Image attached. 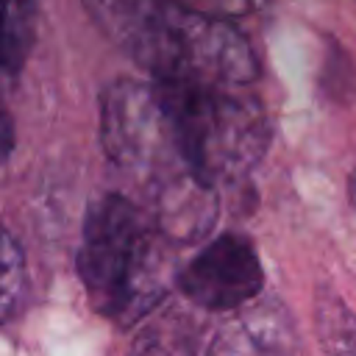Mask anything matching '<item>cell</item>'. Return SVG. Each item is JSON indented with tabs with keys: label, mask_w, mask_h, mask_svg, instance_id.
Wrapping results in <instances>:
<instances>
[{
	"label": "cell",
	"mask_w": 356,
	"mask_h": 356,
	"mask_svg": "<svg viewBox=\"0 0 356 356\" xmlns=\"http://www.w3.org/2000/svg\"><path fill=\"white\" fill-rule=\"evenodd\" d=\"M78 275L97 314L131 325L167 298L178 278L170 239L125 195L95 197L83 217Z\"/></svg>",
	"instance_id": "6da1fadb"
},
{
	"label": "cell",
	"mask_w": 356,
	"mask_h": 356,
	"mask_svg": "<svg viewBox=\"0 0 356 356\" xmlns=\"http://www.w3.org/2000/svg\"><path fill=\"white\" fill-rule=\"evenodd\" d=\"M159 92L186 167L209 186L242 181L267 153L270 120L239 89L150 81Z\"/></svg>",
	"instance_id": "7a4b0ae2"
},
{
	"label": "cell",
	"mask_w": 356,
	"mask_h": 356,
	"mask_svg": "<svg viewBox=\"0 0 356 356\" xmlns=\"http://www.w3.org/2000/svg\"><path fill=\"white\" fill-rule=\"evenodd\" d=\"M153 81L242 89L259 75L248 36L228 19L167 3L145 47L134 58Z\"/></svg>",
	"instance_id": "3957f363"
},
{
	"label": "cell",
	"mask_w": 356,
	"mask_h": 356,
	"mask_svg": "<svg viewBox=\"0 0 356 356\" xmlns=\"http://www.w3.org/2000/svg\"><path fill=\"white\" fill-rule=\"evenodd\" d=\"M100 145L106 159L136 178L147 195L192 172L184 161L175 125L153 83L120 78L103 89Z\"/></svg>",
	"instance_id": "277c9868"
},
{
	"label": "cell",
	"mask_w": 356,
	"mask_h": 356,
	"mask_svg": "<svg viewBox=\"0 0 356 356\" xmlns=\"http://www.w3.org/2000/svg\"><path fill=\"white\" fill-rule=\"evenodd\" d=\"M184 298L206 312H234L264 289V267L245 234H220L175 278Z\"/></svg>",
	"instance_id": "5b68a950"
},
{
	"label": "cell",
	"mask_w": 356,
	"mask_h": 356,
	"mask_svg": "<svg viewBox=\"0 0 356 356\" xmlns=\"http://www.w3.org/2000/svg\"><path fill=\"white\" fill-rule=\"evenodd\" d=\"M300 339L292 314L275 298L250 300L209 339L206 356H298Z\"/></svg>",
	"instance_id": "8992f818"
},
{
	"label": "cell",
	"mask_w": 356,
	"mask_h": 356,
	"mask_svg": "<svg viewBox=\"0 0 356 356\" xmlns=\"http://www.w3.org/2000/svg\"><path fill=\"white\" fill-rule=\"evenodd\" d=\"M153 203V225L170 242H197L217 220V189L186 172L147 195Z\"/></svg>",
	"instance_id": "52a82bcc"
},
{
	"label": "cell",
	"mask_w": 356,
	"mask_h": 356,
	"mask_svg": "<svg viewBox=\"0 0 356 356\" xmlns=\"http://www.w3.org/2000/svg\"><path fill=\"white\" fill-rule=\"evenodd\" d=\"M92 22L106 39L122 47L131 58L145 47L170 0H81Z\"/></svg>",
	"instance_id": "ba28073f"
},
{
	"label": "cell",
	"mask_w": 356,
	"mask_h": 356,
	"mask_svg": "<svg viewBox=\"0 0 356 356\" xmlns=\"http://www.w3.org/2000/svg\"><path fill=\"white\" fill-rule=\"evenodd\" d=\"M200 320L189 309L170 303L147 314V320L134 334L128 356H200Z\"/></svg>",
	"instance_id": "9c48e42d"
},
{
	"label": "cell",
	"mask_w": 356,
	"mask_h": 356,
	"mask_svg": "<svg viewBox=\"0 0 356 356\" xmlns=\"http://www.w3.org/2000/svg\"><path fill=\"white\" fill-rule=\"evenodd\" d=\"M36 22V0H0V83L19 75Z\"/></svg>",
	"instance_id": "30bf717a"
},
{
	"label": "cell",
	"mask_w": 356,
	"mask_h": 356,
	"mask_svg": "<svg viewBox=\"0 0 356 356\" xmlns=\"http://www.w3.org/2000/svg\"><path fill=\"white\" fill-rule=\"evenodd\" d=\"M314 320L325 356H356V312L337 292H317Z\"/></svg>",
	"instance_id": "8fae6325"
},
{
	"label": "cell",
	"mask_w": 356,
	"mask_h": 356,
	"mask_svg": "<svg viewBox=\"0 0 356 356\" xmlns=\"http://www.w3.org/2000/svg\"><path fill=\"white\" fill-rule=\"evenodd\" d=\"M320 86H323V95L328 103L348 106L356 100V64L339 42L328 39V50H325V61H323V72H320Z\"/></svg>",
	"instance_id": "7c38bea8"
},
{
	"label": "cell",
	"mask_w": 356,
	"mask_h": 356,
	"mask_svg": "<svg viewBox=\"0 0 356 356\" xmlns=\"http://www.w3.org/2000/svg\"><path fill=\"white\" fill-rule=\"evenodd\" d=\"M25 286V261L6 228L0 225V323L17 309Z\"/></svg>",
	"instance_id": "4fadbf2b"
},
{
	"label": "cell",
	"mask_w": 356,
	"mask_h": 356,
	"mask_svg": "<svg viewBox=\"0 0 356 356\" xmlns=\"http://www.w3.org/2000/svg\"><path fill=\"white\" fill-rule=\"evenodd\" d=\"M270 0H186V8L211 14V17H245V14H256L267 6Z\"/></svg>",
	"instance_id": "5bb4252c"
},
{
	"label": "cell",
	"mask_w": 356,
	"mask_h": 356,
	"mask_svg": "<svg viewBox=\"0 0 356 356\" xmlns=\"http://www.w3.org/2000/svg\"><path fill=\"white\" fill-rule=\"evenodd\" d=\"M11 150H14V125H11L8 108L0 100V161H6Z\"/></svg>",
	"instance_id": "9a60e30c"
},
{
	"label": "cell",
	"mask_w": 356,
	"mask_h": 356,
	"mask_svg": "<svg viewBox=\"0 0 356 356\" xmlns=\"http://www.w3.org/2000/svg\"><path fill=\"white\" fill-rule=\"evenodd\" d=\"M348 200H350V206L356 211V167L350 170V178H348Z\"/></svg>",
	"instance_id": "2e32d148"
}]
</instances>
